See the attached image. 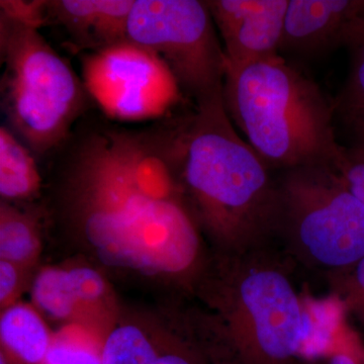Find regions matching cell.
I'll return each instance as SVG.
<instances>
[{"mask_svg":"<svg viewBox=\"0 0 364 364\" xmlns=\"http://www.w3.org/2000/svg\"><path fill=\"white\" fill-rule=\"evenodd\" d=\"M325 277L332 294L341 299L347 313L355 316L364 328V257L353 267Z\"/></svg>","mask_w":364,"mask_h":364,"instance_id":"d6986e66","label":"cell"},{"mask_svg":"<svg viewBox=\"0 0 364 364\" xmlns=\"http://www.w3.org/2000/svg\"><path fill=\"white\" fill-rule=\"evenodd\" d=\"M1 107L11 131L36 154H51L85 112L86 92L40 28L0 13Z\"/></svg>","mask_w":364,"mask_h":364,"instance_id":"5b68a950","label":"cell"},{"mask_svg":"<svg viewBox=\"0 0 364 364\" xmlns=\"http://www.w3.org/2000/svg\"><path fill=\"white\" fill-rule=\"evenodd\" d=\"M134 4L135 0H51L45 4V20L62 26L79 51H97L128 40Z\"/></svg>","mask_w":364,"mask_h":364,"instance_id":"8fae6325","label":"cell"},{"mask_svg":"<svg viewBox=\"0 0 364 364\" xmlns=\"http://www.w3.org/2000/svg\"><path fill=\"white\" fill-rule=\"evenodd\" d=\"M334 166L351 193L364 203V146L343 147Z\"/></svg>","mask_w":364,"mask_h":364,"instance_id":"ffe728a7","label":"cell"},{"mask_svg":"<svg viewBox=\"0 0 364 364\" xmlns=\"http://www.w3.org/2000/svg\"><path fill=\"white\" fill-rule=\"evenodd\" d=\"M41 250L38 221L9 203L0 208V256L1 260L23 267L37 259Z\"/></svg>","mask_w":364,"mask_h":364,"instance_id":"5bb4252c","label":"cell"},{"mask_svg":"<svg viewBox=\"0 0 364 364\" xmlns=\"http://www.w3.org/2000/svg\"><path fill=\"white\" fill-rule=\"evenodd\" d=\"M223 100L232 123L269 168L334 165V102L282 55L225 67Z\"/></svg>","mask_w":364,"mask_h":364,"instance_id":"277c9868","label":"cell"},{"mask_svg":"<svg viewBox=\"0 0 364 364\" xmlns=\"http://www.w3.org/2000/svg\"><path fill=\"white\" fill-rule=\"evenodd\" d=\"M181 183L215 253L274 245L279 193L269 167L228 116L223 90L196 102L181 126Z\"/></svg>","mask_w":364,"mask_h":364,"instance_id":"3957f363","label":"cell"},{"mask_svg":"<svg viewBox=\"0 0 364 364\" xmlns=\"http://www.w3.org/2000/svg\"><path fill=\"white\" fill-rule=\"evenodd\" d=\"M296 265L275 245L215 253L193 291L208 308L189 328L221 364H304L305 301Z\"/></svg>","mask_w":364,"mask_h":364,"instance_id":"7a4b0ae2","label":"cell"},{"mask_svg":"<svg viewBox=\"0 0 364 364\" xmlns=\"http://www.w3.org/2000/svg\"><path fill=\"white\" fill-rule=\"evenodd\" d=\"M226 65L238 67L279 55L289 0H210Z\"/></svg>","mask_w":364,"mask_h":364,"instance_id":"9c48e42d","label":"cell"},{"mask_svg":"<svg viewBox=\"0 0 364 364\" xmlns=\"http://www.w3.org/2000/svg\"><path fill=\"white\" fill-rule=\"evenodd\" d=\"M344 46L350 52V70L334 102L335 111L343 119L364 109V26L358 18L347 30Z\"/></svg>","mask_w":364,"mask_h":364,"instance_id":"2e32d148","label":"cell"},{"mask_svg":"<svg viewBox=\"0 0 364 364\" xmlns=\"http://www.w3.org/2000/svg\"><path fill=\"white\" fill-rule=\"evenodd\" d=\"M156 364H193V363L181 354L170 353L159 356Z\"/></svg>","mask_w":364,"mask_h":364,"instance_id":"cb8c5ba5","label":"cell"},{"mask_svg":"<svg viewBox=\"0 0 364 364\" xmlns=\"http://www.w3.org/2000/svg\"><path fill=\"white\" fill-rule=\"evenodd\" d=\"M358 21L364 26V0H361L360 9H359Z\"/></svg>","mask_w":364,"mask_h":364,"instance_id":"d4e9b609","label":"cell"},{"mask_svg":"<svg viewBox=\"0 0 364 364\" xmlns=\"http://www.w3.org/2000/svg\"><path fill=\"white\" fill-rule=\"evenodd\" d=\"M158 358L149 339L134 325L112 330L102 344V364H156Z\"/></svg>","mask_w":364,"mask_h":364,"instance_id":"e0dca14e","label":"cell"},{"mask_svg":"<svg viewBox=\"0 0 364 364\" xmlns=\"http://www.w3.org/2000/svg\"><path fill=\"white\" fill-rule=\"evenodd\" d=\"M215 26L205 1L135 0L127 38L161 57L196 102L223 90L226 57Z\"/></svg>","mask_w":364,"mask_h":364,"instance_id":"52a82bcc","label":"cell"},{"mask_svg":"<svg viewBox=\"0 0 364 364\" xmlns=\"http://www.w3.org/2000/svg\"><path fill=\"white\" fill-rule=\"evenodd\" d=\"M32 294L36 306L50 317L70 320L83 315L71 268L47 267L41 270L33 280Z\"/></svg>","mask_w":364,"mask_h":364,"instance_id":"9a60e30c","label":"cell"},{"mask_svg":"<svg viewBox=\"0 0 364 364\" xmlns=\"http://www.w3.org/2000/svg\"><path fill=\"white\" fill-rule=\"evenodd\" d=\"M361 0H289L280 52L318 56L344 46Z\"/></svg>","mask_w":364,"mask_h":364,"instance_id":"30bf717a","label":"cell"},{"mask_svg":"<svg viewBox=\"0 0 364 364\" xmlns=\"http://www.w3.org/2000/svg\"><path fill=\"white\" fill-rule=\"evenodd\" d=\"M41 176L33 153L7 126L0 128V195L2 202L32 200Z\"/></svg>","mask_w":364,"mask_h":364,"instance_id":"4fadbf2b","label":"cell"},{"mask_svg":"<svg viewBox=\"0 0 364 364\" xmlns=\"http://www.w3.org/2000/svg\"><path fill=\"white\" fill-rule=\"evenodd\" d=\"M166 117L145 128L97 122L75 131L59 157V212L107 267L193 291L208 259L181 183L182 117Z\"/></svg>","mask_w":364,"mask_h":364,"instance_id":"6da1fadb","label":"cell"},{"mask_svg":"<svg viewBox=\"0 0 364 364\" xmlns=\"http://www.w3.org/2000/svg\"><path fill=\"white\" fill-rule=\"evenodd\" d=\"M0 339L7 352L26 364H43L52 337L32 306L14 304L0 318Z\"/></svg>","mask_w":364,"mask_h":364,"instance_id":"7c38bea8","label":"cell"},{"mask_svg":"<svg viewBox=\"0 0 364 364\" xmlns=\"http://www.w3.org/2000/svg\"><path fill=\"white\" fill-rule=\"evenodd\" d=\"M0 364H6V360H4V355H1V359H0Z\"/></svg>","mask_w":364,"mask_h":364,"instance_id":"484cf974","label":"cell"},{"mask_svg":"<svg viewBox=\"0 0 364 364\" xmlns=\"http://www.w3.org/2000/svg\"><path fill=\"white\" fill-rule=\"evenodd\" d=\"M102 350L85 333L68 330L53 337L43 364H102Z\"/></svg>","mask_w":364,"mask_h":364,"instance_id":"ac0fdd59","label":"cell"},{"mask_svg":"<svg viewBox=\"0 0 364 364\" xmlns=\"http://www.w3.org/2000/svg\"><path fill=\"white\" fill-rule=\"evenodd\" d=\"M21 267L6 260L0 261V304L2 308L14 305L21 289Z\"/></svg>","mask_w":364,"mask_h":364,"instance_id":"44dd1931","label":"cell"},{"mask_svg":"<svg viewBox=\"0 0 364 364\" xmlns=\"http://www.w3.org/2000/svg\"><path fill=\"white\" fill-rule=\"evenodd\" d=\"M277 242L294 264L328 275L364 257V203L334 165L284 171Z\"/></svg>","mask_w":364,"mask_h":364,"instance_id":"8992f818","label":"cell"},{"mask_svg":"<svg viewBox=\"0 0 364 364\" xmlns=\"http://www.w3.org/2000/svg\"><path fill=\"white\" fill-rule=\"evenodd\" d=\"M304 364H305V363H304Z\"/></svg>","mask_w":364,"mask_h":364,"instance_id":"4316f807","label":"cell"},{"mask_svg":"<svg viewBox=\"0 0 364 364\" xmlns=\"http://www.w3.org/2000/svg\"><path fill=\"white\" fill-rule=\"evenodd\" d=\"M305 364H361L355 358L348 355V354L338 353L331 356V358L324 359V360L317 361V363H311Z\"/></svg>","mask_w":364,"mask_h":364,"instance_id":"603a6c76","label":"cell"},{"mask_svg":"<svg viewBox=\"0 0 364 364\" xmlns=\"http://www.w3.org/2000/svg\"><path fill=\"white\" fill-rule=\"evenodd\" d=\"M344 121L355 136V145L364 146V109L344 117Z\"/></svg>","mask_w":364,"mask_h":364,"instance_id":"7402d4cb","label":"cell"},{"mask_svg":"<svg viewBox=\"0 0 364 364\" xmlns=\"http://www.w3.org/2000/svg\"><path fill=\"white\" fill-rule=\"evenodd\" d=\"M81 68L86 92L116 121L162 119L182 100L178 82L161 57L128 40L86 53Z\"/></svg>","mask_w":364,"mask_h":364,"instance_id":"ba28073f","label":"cell"}]
</instances>
